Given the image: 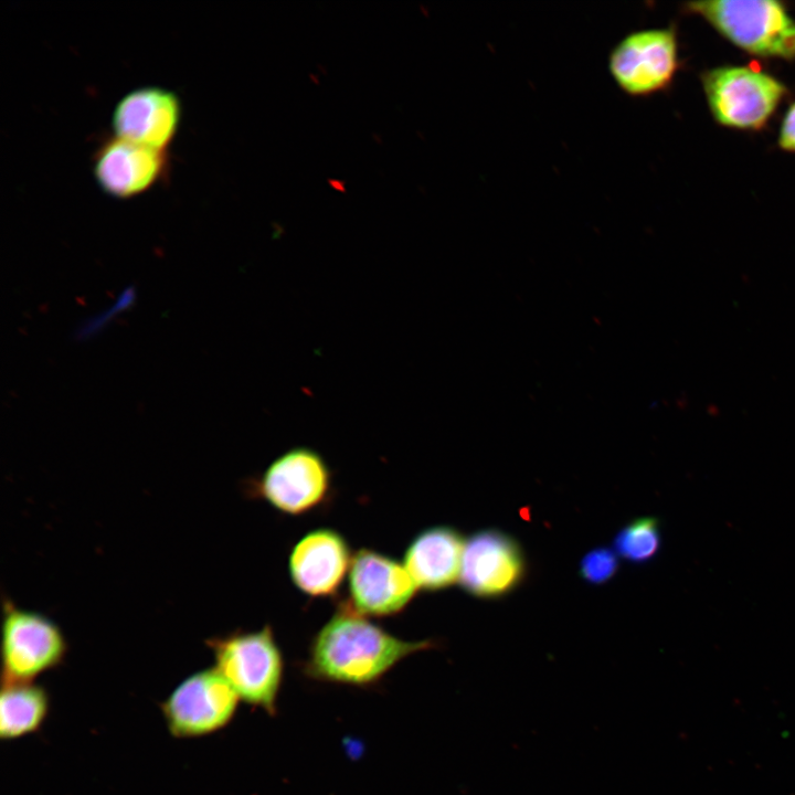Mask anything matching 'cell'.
<instances>
[{"label": "cell", "mask_w": 795, "mask_h": 795, "mask_svg": "<svg viewBox=\"0 0 795 795\" xmlns=\"http://www.w3.org/2000/svg\"><path fill=\"white\" fill-rule=\"evenodd\" d=\"M435 645L399 638L341 601L312 637L301 672L315 681L368 688L404 658Z\"/></svg>", "instance_id": "1"}, {"label": "cell", "mask_w": 795, "mask_h": 795, "mask_svg": "<svg viewBox=\"0 0 795 795\" xmlns=\"http://www.w3.org/2000/svg\"><path fill=\"white\" fill-rule=\"evenodd\" d=\"M214 668L240 699L277 714V702L284 680V657L269 625L257 630H235L205 640Z\"/></svg>", "instance_id": "2"}, {"label": "cell", "mask_w": 795, "mask_h": 795, "mask_svg": "<svg viewBox=\"0 0 795 795\" xmlns=\"http://www.w3.org/2000/svg\"><path fill=\"white\" fill-rule=\"evenodd\" d=\"M721 36L761 59L795 60V19L775 0H712L685 3Z\"/></svg>", "instance_id": "3"}, {"label": "cell", "mask_w": 795, "mask_h": 795, "mask_svg": "<svg viewBox=\"0 0 795 795\" xmlns=\"http://www.w3.org/2000/svg\"><path fill=\"white\" fill-rule=\"evenodd\" d=\"M700 81L713 119L738 130L763 129L788 95L782 81L751 65L713 67Z\"/></svg>", "instance_id": "4"}, {"label": "cell", "mask_w": 795, "mask_h": 795, "mask_svg": "<svg viewBox=\"0 0 795 795\" xmlns=\"http://www.w3.org/2000/svg\"><path fill=\"white\" fill-rule=\"evenodd\" d=\"M2 608V682H34L64 661L67 642L54 621L10 600Z\"/></svg>", "instance_id": "5"}, {"label": "cell", "mask_w": 795, "mask_h": 795, "mask_svg": "<svg viewBox=\"0 0 795 795\" xmlns=\"http://www.w3.org/2000/svg\"><path fill=\"white\" fill-rule=\"evenodd\" d=\"M680 66L675 26L633 31L608 55V71L630 97H646L670 87Z\"/></svg>", "instance_id": "6"}, {"label": "cell", "mask_w": 795, "mask_h": 795, "mask_svg": "<svg viewBox=\"0 0 795 795\" xmlns=\"http://www.w3.org/2000/svg\"><path fill=\"white\" fill-rule=\"evenodd\" d=\"M239 695L214 667L184 678L161 702L168 731L178 739L205 736L233 720Z\"/></svg>", "instance_id": "7"}, {"label": "cell", "mask_w": 795, "mask_h": 795, "mask_svg": "<svg viewBox=\"0 0 795 795\" xmlns=\"http://www.w3.org/2000/svg\"><path fill=\"white\" fill-rule=\"evenodd\" d=\"M331 486V471L324 457L299 446L273 460L248 489L277 511L299 516L325 504Z\"/></svg>", "instance_id": "8"}, {"label": "cell", "mask_w": 795, "mask_h": 795, "mask_svg": "<svg viewBox=\"0 0 795 795\" xmlns=\"http://www.w3.org/2000/svg\"><path fill=\"white\" fill-rule=\"evenodd\" d=\"M418 589L403 563L372 549L352 556L348 573L349 604L360 614L393 616L411 603Z\"/></svg>", "instance_id": "9"}, {"label": "cell", "mask_w": 795, "mask_h": 795, "mask_svg": "<svg viewBox=\"0 0 795 795\" xmlns=\"http://www.w3.org/2000/svg\"><path fill=\"white\" fill-rule=\"evenodd\" d=\"M526 574V561L518 542L509 534L486 529L465 541L459 573L460 586L481 598L512 591Z\"/></svg>", "instance_id": "10"}, {"label": "cell", "mask_w": 795, "mask_h": 795, "mask_svg": "<svg viewBox=\"0 0 795 795\" xmlns=\"http://www.w3.org/2000/svg\"><path fill=\"white\" fill-rule=\"evenodd\" d=\"M352 556L348 541L339 531L311 530L296 542L289 554L292 582L310 597L332 596L349 573Z\"/></svg>", "instance_id": "11"}, {"label": "cell", "mask_w": 795, "mask_h": 795, "mask_svg": "<svg viewBox=\"0 0 795 795\" xmlns=\"http://www.w3.org/2000/svg\"><path fill=\"white\" fill-rule=\"evenodd\" d=\"M168 170L165 150L118 136L104 140L95 153L94 174L109 195L132 198L155 186Z\"/></svg>", "instance_id": "12"}, {"label": "cell", "mask_w": 795, "mask_h": 795, "mask_svg": "<svg viewBox=\"0 0 795 795\" xmlns=\"http://www.w3.org/2000/svg\"><path fill=\"white\" fill-rule=\"evenodd\" d=\"M180 116V102L173 92L141 87L117 103L113 127L120 138L166 150L177 134Z\"/></svg>", "instance_id": "13"}, {"label": "cell", "mask_w": 795, "mask_h": 795, "mask_svg": "<svg viewBox=\"0 0 795 795\" xmlns=\"http://www.w3.org/2000/svg\"><path fill=\"white\" fill-rule=\"evenodd\" d=\"M465 540L449 526L418 532L409 543L403 564L418 590L436 592L459 579Z\"/></svg>", "instance_id": "14"}, {"label": "cell", "mask_w": 795, "mask_h": 795, "mask_svg": "<svg viewBox=\"0 0 795 795\" xmlns=\"http://www.w3.org/2000/svg\"><path fill=\"white\" fill-rule=\"evenodd\" d=\"M50 709L46 690L35 682H2L0 736L15 740L36 732Z\"/></svg>", "instance_id": "15"}, {"label": "cell", "mask_w": 795, "mask_h": 795, "mask_svg": "<svg viewBox=\"0 0 795 795\" xmlns=\"http://www.w3.org/2000/svg\"><path fill=\"white\" fill-rule=\"evenodd\" d=\"M613 544L618 556L630 563H646L661 547L659 521L655 517L635 519L618 531Z\"/></svg>", "instance_id": "16"}, {"label": "cell", "mask_w": 795, "mask_h": 795, "mask_svg": "<svg viewBox=\"0 0 795 795\" xmlns=\"http://www.w3.org/2000/svg\"><path fill=\"white\" fill-rule=\"evenodd\" d=\"M617 570V553L605 547L591 550L580 563V575L592 584H603L610 581Z\"/></svg>", "instance_id": "17"}, {"label": "cell", "mask_w": 795, "mask_h": 795, "mask_svg": "<svg viewBox=\"0 0 795 795\" xmlns=\"http://www.w3.org/2000/svg\"><path fill=\"white\" fill-rule=\"evenodd\" d=\"M777 145L783 151L795 152V100L789 104L782 118Z\"/></svg>", "instance_id": "18"}]
</instances>
